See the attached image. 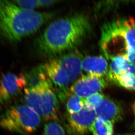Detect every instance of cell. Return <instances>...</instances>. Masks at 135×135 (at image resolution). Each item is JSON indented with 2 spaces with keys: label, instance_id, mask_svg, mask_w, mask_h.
Wrapping results in <instances>:
<instances>
[{
  "label": "cell",
  "instance_id": "cell-1",
  "mask_svg": "<svg viewBox=\"0 0 135 135\" xmlns=\"http://www.w3.org/2000/svg\"><path fill=\"white\" fill-rule=\"evenodd\" d=\"M91 25L86 15L75 14L56 19L50 23L40 36L37 46L44 55H57L80 46L91 32Z\"/></svg>",
  "mask_w": 135,
  "mask_h": 135
},
{
  "label": "cell",
  "instance_id": "cell-23",
  "mask_svg": "<svg viewBox=\"0 0 135 135\" xmlns=\"http://www.w3.org/2000/svg\"><path fill=\"white\" fill-rule=\"evenodd\" d=\"M129 135V134H119V135Z\"/></svg>",
  "mask_w": 135,
  "mask_h": 135
},
{
  "label": "cell",
  "instance_id": "cell-10",
  "mask_svg": "<svg viewBox=\"0 0 135 135\" xmlns=\"http://www.w3.org/2000/svg\"><path fill=\"white\" fill-rule=\"evenodd\" d=\"M83 58L80 52L74 50L56 59L68 74L70 82L75 80L81 72Z\"/></svg>",
  "mask_w": 135,
  "mask_h": 135
},
{
  "label": "cell",
  "instance_id": "cell-9",
  "mask_svg": "<svg viewBox=\"0 0 135 135\" xmlns=\"http://www.w3.org/2000/svg\"><path fill=\"white\" fill-rule=\"evenodd\" d=\"M26 88L25 75L8 73L4 74L0 79V102L14 97Z\"/></svg>",
  "mask_w": 135,
  "mask_h": 135
},
{
  "label": "cell",
  "instance_id": "cell-5",
  "mask_svg": "<svg viewBox=\"0 0 135 135\" xmlns=\"http://www.w3.org/2000/svg\"><path fill=\"white\" fill-rule=\"evenodd\" d=\"M26 105L34 110L38 115L46 121H56L59 118V102L52 88L24 89Z\"/></svg>",
  "mask_w": 135,
  "mask_h": 135
},
{
  "label": "cell",
  "instance_id": "cell-2",
  "mask_svg": "<svg viewBox=\"0 0 135 135\" xmlns=\"http://www.w3.org/2000/svg\"><path fill=\"white\" fill-rule=\"evenodd\" d=\"M53 15L24 10L12 1H0V36L11 42L20 41L36 32Z\"/></svg>",
  "mask_w": 135,
  "mask_h": 135
},
{
  "label": "cell",
  "instance_id": "cell-11",
  "mask_svg": "<svg viewBox=\"0 0 135 135\" xmlns=\"http://www.w3.org/2000/svg\"><path fill=\"white\" fill-rule=\"evenodd\" d=\"M95 112L97 117L110 121L112 123L121 121L123 116L121 106L113 100L106 98H105Z\"/></svg>",
  "mask_w": 135,
  "mask_h": 135
},
{
  "label": "cell",
  "instance_id": "cell-3",
  "mask_svg": "<svg viewBox=\"0 0 135 135\" xmlns=\"http://www.w3.org/2000/svg\"><path fill=\"white\" fill-rule=\"evenodd\" d=\"M99 45L106 59L122 57L135 64V20L120 18L105 22L101 27Z\"/></svg>",
  "mask_w": 135,
  "mask_h": 135
},
{
  "label": "cell",
  "instance_id": "cell-22",
  "mask_svg": "<svg viewBox=\"0 0 135 135\" xmlns=\"http://www.w3.org/2000/svg\"><path fill=\"white\" fill-rule=\"evenodd\" d=\"M132 109H133V112L134 116H135V102L133 104V105H132Z\"/></svg>",
  "mask_w": 135,
  "mask_h": 135
},
{
  "label": "cell",
  "instance_id": "cell-7",
  "mask_svg": "<svg viewBox=\"0 0 135 135\" xmlns=\"http://www.w3.org/2000/svg\"><path fill=\"white\" fill-rule=\"evenodd\" d=\"M107 86V82L103 78H97L87 74L83 75L70 87L72 94L85 98L90 95L99 93Z\"/></svg>",
  "mask_w": 135,
  "mask_h": 135
},
{
  "label": "cell",
  "instance_id": "cell-18",
  "mask_svg": "<svg viewBox=\"0 0 135 135\" xmlns=\"http://www.w3.org/2000/svg\"><path fill=\"white\" fill-rule=\"evenodd\" d=\"M104 95L100 93H97L90 95L84 99V108L88 109L95 110L101 105L105 98Z\"/></svg>",
  "mask_w": 135,
  "mask_h": 135
},
{
  "label": "cell",
  "instance_id": "cell-14",
  "mask_svg": "<svg viewBox=\"0 0 135 135\" xmlns=\"http://www.w3.org/2000/svg\"><path fill=\"white\" fill-rule=\"evenodd\" d=\"M111 60L109 69L107 74V78L110 81L118 75L126 72L135 74V64L124 58L117 57Z\"/></svg>",
  "mask_w": 135,
  "mask_h": 135
},
{
  "label": "cell",
  "instance_id": "cell-4",
  "mask_svg": "<svg viewBox=\"0 0 135 135\" xmlns=\"http://www.w3.org/2000/svg\"><path fill=\"white\" fill-rule=\"evenodd\" d=\"M41 118L26 105L14 106L5 112L0 120V126L6 130L23 135L34 132L40 126Z\"/></svg>",
  "mask_w": 135,
  "mask_h": 135
},
{
  "label": "cell",
  "instance_id": "cell-21",
  "mask_svg": "<svg viewBox=\"0 0 135 135\" xmlns=\"http://www.w3.org/2000/svg\"><path fill=\"white\" fill-rule=\"evenodd\" d=\"M40 7H46L50 6L59 2V1L56 0H38Z\"/></svg>",
  "mask_w": 135,
  "mask_h": 135
},
{
  "label": "cell",
  "instance_id": "cell-20",
  "mask_svg": "<svg viewBox=\"0 0 135 135\" xmlns=\"http://www.w3.org/2000/svg\"><path fill=\"white\" fill-rule=\"evenodd\" d=\"M15 4L22 9L26 10L35 11V9L40 7L38 1H12Z\"/></svg>",
  "mask_w": 135,
  "mask_h": 135
},
{
  "label": "cell",
  "instance_id": "cell-12",
  "mask_svg": "<svg viewBox=\"0 0 135 135\" xmlns=\"http://www.w3.org/2000/svg\"><path fill=\"white\" fill-rule=\"evenodd\" d=\"M25 77L26 88L35 90L52 88V83L45 73L43 65L32 69L25 75Z\"/></svg>",
  "mask_w": 135,
  "mask_h": 135
},
{
  "label": "cell",
  "instance_id": "cell-16",
  "mask_svg": "<svg viewBox=\"0 0 135 135\" xmlns=\"http://www.w3.org/2000/svg\"><path fill=\"white\" fill-rule=\"evenodd\" d=\"M111 82L131 91H135V74L126 72L115 77Z\"/></svg>",
  "mask_w": 135,
  "mask_h": 135
},
{
  "label": "cell",
  "instance_id": "cell-17",
  "mask_svg": "<svg viewBox=\"0 0 135 135\" xmlns=\"http://www.w3.org/2000/svg\"><path fill=\"white\" fill-rule=\"evenodd\" d=\"M84 99L75 94L69 96L66 102V110L69 114L76 113L84 108Z\"/></svg>",
  "mask_w": 135,
  "mask_h": 135
},
{
  "label": "cell",
  "instance_id": "cell-13",
  "mask_svg": "<svg viewBox=\"0 0 135 135\" xmlns=\"http://www.w3.org/2000/svg\"><path fill=\"white\" fill-rule=\"evenodd\" d=\"M82 69L88 75L103 78L108 72V64L102 56H86L82 60Z\"/></svg>",
  "mask_w": 135,
  "mask_h": 135
},
{
  "label": "cell",
  "instance_id": "cell-6",
  "mask_svg": "<svg viewBox=\"0 0 135 135\" xmlns=\"http://www.w3.org/2000/svg\"><path fill=\"white\" fill-rule=\"evenodd\" d=\"M43 67L52 84L57 88L59 98L64 101L69 97L67 87L70 81L68 74L56 59L48 61Z\"/></svg>",
  "mask_w": 135,
  "mask_h": 135
},
{
  "label": "cell",
  "instance_id": "cell-15",
  "mask_svg": "<svg viewBox=\"0 0 135 135\" xmlns=\"http://www.w3.org/2000/svg\"><path fill=\"white\" fill-rule=\"evenodd\" d=\"M90 131L93 135H113V123L110 121L97 116L90 127Z\"/></svg>",
  "mask_w": 135,
  "mask_h": 135
},
{
  "label": "cell",
  "instance_id": "cell-19",
  "mask_svg": "<svg viewBox=\"0 0 135 135\" xmlns=\"http://www.w3.org/2000/svg\"><path fill=\"white\" fill-rule=\"evenodd\" d=\"M43 135H66L64 129L56 121H51L46 124Z\"/></svg>",
  "mask_w": 135,
  "mask_h": 135
},
{
  "label": "cell",
  "instance_id": "cell-8",
  "mask_svg": "<svg viewBox=\"0 0 135 135\" xmlns=\"http://www.w3.org/2000/svg\"><path fill=\"white\" fill-rule=\"evenodd\" d=\"M97 115L94 110L84 108L80 112L68 114L67 120L69 129L74 135H84L90 131V127Z\"/></svg>",
  "mask_w": 135,
  "mask_h": 135
}]
</instances>
